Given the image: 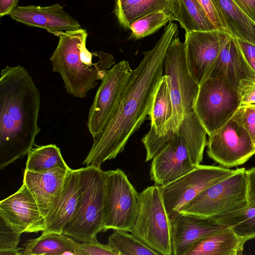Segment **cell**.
Instances as JSON below:
<instances>
[{"label":"cell","mask_w":255,"mask_h":255,"mask_svg":"<svg viewBox=\"0 0 255 255\" xmlns=\"http://www.w3.org/2000/svg\"><path fill=\"white\" fill-rule=\"evenodd\" d=\"M178 30L175 23L169 22L154 46L143 52V58L132 70L117 110L103 131L93 139L83 164L100 168L106 161L115 158L149 115L163 76L164 56Z\"/></svg>","instance_id":"cell-1"},{"label":"cell","mask_w":255,"mask_h":255,"mask_svg":"<svg viewBox=\"0 0 255 255\" xmlns=\"http://www.w3.org/2000/svg\"><path fill=\"white\" fill-rule=\"evenodd\" d=\"M40 93L21 65L6 66L0 77V169L22 158L34 145Z\"/></svg>","instance_id":"cell-2"},{"label":"cell","mask_w":255,"mask_h":255,"mask_svg":"<svg viewBox=\"0 0 255 255\" xmlns=\"http://www.w3.org/2000/svg\"><path fill=\"white\" fill-rule=\"evenodd\" d=\"M59 37L58 45L50 58L52 70L60 74L66 92L85 98L115 64L114 56L103 51H90L86 47V29L52 33Z\"/></svg>","instance_id":"cell-3"},{"label":"cell","mask_w":255,"mask_h":255,"mask_svg":"<svg viewBox=\"0 0 255 255\" xmlns=\"http://www.w3.org/2000/svg\"><path fill=\"white\" fill-rule=\"evenodd\" d=\"M80 196L74 215L62 233L80 241H91L103 232L104 171L92 166L78 169Z\"/></svg>","instance_id":"cell-4"},{"label":"cell","mask_w":255,"mask_h":255,"mask_svg":"<svg viewBox=\"0 0 255 255\" xmlns=\"http://www.w3.org/2000/svg\"><path fill=\"white\" fill-rule=\"evenodd\" d=\"M163 67L172 104V116L165 125V132H178L184 116L195 112L199 87L188 70L184 43L180 41L178 33L167 49Z\"/></svg>","instance_id":"cell-5"},{"label":"cell","mask_w":255,"mask_h":255,"mask_svg":"<svg viewBox=\"0 0 255 255\" xmlns=\"http://www.w3.org/2000/svg\"><path fill=\"white\" fill-rule=\"evenodd\" d=\"M171 231L159 186H148L139 193L138 212L130 232L159 255H172Z\"/></svg>","instance_id":"cell-6"},{"label":"cell","mask_w":255,"mask_h":255,"mask_svg":"<svg viewBox=\"0 0 255 255\" xmlns=\"http://www.w3.org/2000/svg\"><path fill=\"white\" fill-rule=\"evenodd\" d=\"M244 168L203 190L185 205L179 213L212 217L249 205Z\"/></svg>","instance_id":"cell-7"},{"label":"cell","mask_w":255,"mask_h":255,"mask_svg":"<svg viewBox=\"0 0 255 255\" xmlns=\"http://www.w3.org/2000/svg\"><path fill=\"white\" fill-rule=\"evenodd\" d=\"M241 107L238 88L225 78H206L200 85L194 110L208 136Z\"/></svg>","instance_id":"cell-8"},{"label":"cell","mask_w":255,"mask_h":255,"mask_svg":"<svg viewBox=\"0 0 255 255\" xmlns=\"http://www.w3.org/2000/svg\"><path fill=\"white\" fill-rule=\"evenodd\" d=\"M105 195L103 232L120 230L129 232L139 206V193L121 169L104 171Z\"/></svg>","instance_id":"cell-9"},{"label":"cell","mask_w":255,"mask_h":255,"mask_svg":"<svg viewBox=\"0 0 255 255\" xmlns=\"http://www.w3.org/2000/svg\"><path fill=\"white\" fill-rule=\"evenodd\" d=\"M208 156L221 166L230 168L244 164L255 154V144L243 120V107L209 136Z\"/></svg>","instance_id":"cell-10"},{"label":"cell","mask_w":255,"mask_h":255,"mask_svg":"<svg viewBox=\"0 0 255 255\" xmlns=\"http://www.w3.org/2000/svg\"><path fill=\"white\" fill-rule=\"evenodd\" d=\"M128 61L123 60L107 70L90 108L87 127L96 138L110 121L128 87L132 74Z\"/></svg>","instance_id":"cell-11"},{"label":"cell","mask_w":255,"mask_h":255,"mask_svg":"<svg viewBox=\"0 0 255 255\" xmlns=\"http://www.w3.org/2000/svg\"><path fill=\"white\" fill-rule=\"evenodd\" d=\"M237 170L200 164L177 179L166 185H159L171 221L185 205L203 190L231 176Z\"/></svg>","instance_id":"cell-12"},{"label":"cell","mask_w":255,"mask_h":255,"mask_svg":"<svg viewBox=\"0 0 255 255\" xmlns=\"http://www.w3.org/2000/svg\"><path fill=\"white\" fill-rule=\"evenodd\" d=\"M185 51L191 76L200 85L205 79L230 33L226 30L185 31Z\"/></svg>","instance_id":"cell-13"},{"label":"cell","mask_w":255,"mask_h":255,"mask_svg":"<svg viewBox=\"0 0 255 255\" xmlns=\"http://www.w3.org/2000/svg\"><path fill=\"white\" fill-rule=\"evenodd\" d=\"M0 217L21 234L38 233L45 229L44 218L37 202L23 183L17 191L0 201Z\"/></svg>","instance_id":"cell-14"},{"label":"cell","mask_w":255,"mask_h":255,"mask_svg":"<svg viewBox=\"0 0 255 255\" xmlns=\"http://www.w3.org/2000/svg\"><path fill=\"white\" fill-rule=\"evenodd\" d=\"M195 166L184 139L178 131L152 160L150 178L155 184L166 185L189 172Z\"/></svg>","instance_id":"cell-15"},{"label":"cell","mask_w":255,"mask_h":255,"mask_svg":"<svg viewBox=\"0 0 255 255\" xmlns=\"http://www.w3.org/2000/svg\"><path fill=\"white\" fill-rule=\"evenodd\" d=\"M9 15L18 22L29 26L46 29L51 33L81 27L79 22L57 3L47 6H18L15 7Z\"/></svg>","instance_id":"cell-16"},{"label":"cell","mask_w":255,"mask_h":255,"mask_svg":"<svg viewBox=\"0 0 255 255\" xmlns=\"http://www.w3.org/2000/svg\"><path fill=\"white\" fill-rule=\"evenodd\" d=\"M171 227L172 255H185L197 241L226 227L212 218L179 213Z\"/></svg>","instance_id":"cell-17"},{"label":"cell","mask_w":255,"mask_h":255,"mask_svg":"<svg viewBox=\"0 0 255 255\" xmlns=\"http://www.w3.org/2000/svg\"><path fill=\"white\" fill-rule=\"evenodd\" d=\"M218 77L225 78L237 88L242 80L255 81V72L247 63L237 38L230 34L205 79Z\"/></svg>","instance_id":"cell-18"},{"label":"cell","mask_w":255,"mask_h":255,"mask_svg":"<svg viewBox=\"0 0 255 255\" xmlns=\"http://www.w3.org/2000/svg\"><path fill=\"white\" fill-rule=\"evenodd\" d=\"M79 196V170L71 169L61 190L44 218L45 229L43 232L62 233L74 215Z\"/></svg>","instance_id":"cell-19"},{"label":"cell","mask_w":255,"mask_h":255,"mask_svg":"<svg viewBox=\"0 0 255 255\" xmlns=\"http://www.w3.org/2000/svg\"><path fill=\"white\" fill-rule=\"evenodd\" d=\"M69 170L56 168L46 172L36 173L25 169L23 183L33 196L44 218L61 190Z\"/></svg>","instance_id":"cell-20"},{"label":"cell","mask_w":255,"mask_h":255,"mask_svg":"<svg viewBox=\"0 0 255 255\" xmlns=\"http://www.w3.org/2000/svg\"><path fill=\"white\" fill-rule=\"evenodd\" d=\"M246 242L231 228L225 227L197 241L185 255H242Z\"/></svg>","instance_id":"cell-21"},{"label":"cell","mask_w":255,"mask_h":255,"mask_svg":"<svg viewBox=\"0 0 255 255\" xmlns=\"http://www.w3.org/2000/svg\"><path fill=\"white\" fill-rule=\"evenodd\" d=\"M158 11H166L172 18L171 0H116L114 9L119 23L126 29L134 21Z\"/></svg>","instance_id":"cell-22"},{"label":"cell","mask_w":255,"mask_h":255,"mask_svg":"<svg viewBox=\"0 0 255 255\" xmlns=\"http://www.w3.org/2000/svg\"><path fill=\"white\" fill-rule=\"evenodd\" d=\"M226 25L233 36L255 45V22L233 0H214Z\"/></svg>","instance_id":"cell-23"},{"label":"cell","mask_w":255,"mask_h":255,"mask_svg":"<svg viewBox=\"0 0 255 255\" xmlns=\"http://www.w3.org/2000/svg\"><path fill=\"white\" fill-rule=\"evenodd\" d=\"M63 233L42 232L37 238L30 239L23 245L24 255H75L77 244Z\"/></svg>","instance_id":"cell-24"},{"label":"cell","mask_w":255,"mask_h":255,"mask_svg":"<svg viewBox=\"0 0 255 255\" xmlns=\"http://www.w3.org/2000/svg\"><path fill=\"white\" fill-rule=\"evenodd\" d=\"M172 21H178L185 31L216 29L197 0H171Z\"/></svg>","instance_id":"cell-25"},{"label":"cell","mask_w":255,"mask_h":255,"mask_svg":"<svg viewBox=\"0 0 255 255\" xmlns=\"http://www.w3.org/2000/svg\"><path fill=\"white\" fill-rule=\"evenodd\" d=\"M178 131L184 139L194 165L200 164L207 143V133L195 112L184 116Z\"/></svg>","instance_id":"cell-26"},{"label":"cell","mask_w":255,"mask_h":255,"mask_svg":"<svg viewBox=\"0 0 255 255\" xmlns=\"http://www.w3.org/2000/svg\"><path fill=\"white\" fill-rule=\"evenodd\" d=\"M56 168L68 171L71 169L62 157L60 148L55 144L37 146L27 154L25 170L44 173Z\"/></svg>","instance_id":"cell-27"},{"label":"cell","mask_w":255,"mask_h":255,"mask_svg":"<svg viewBox=\"0 0 255 255\" xmlns=\"http://www.w3.org/2000/svg\"><path fill=\"white\" fill-rule=\"evenodd\" d=\"M172 114V104L167 79L162 76L156 92L149 114L150 128L154 134L165 135V128Z\"/></svg>","instance_id":"cell-28"},{"label":"cell","mask_w":255,"mask_h":255,"mask_svg":"<svg viewBox=\"0 0 255 255\" xmlns=\"http://www.w3.org/2000/svg\"><path fill=\"white\" fill-rule=\"evenodd\" d=\"M117 255H159L132 233L114 230L107 244Z\"/></svg>","instance_id":"cell-29"},{"label":"cell","mask_w":255,"mask_h":255,"mask_svg":"<svg viewBox=\"0 0 255 255\" xmlns=\"http://www.w3.org/2000/svg\"><path fill=\"white\" fill-rule=\"evenodd\" d=\"M171 22L170 15L164 11L150 13L132 22L129 26L130 38L138 40L150 35Z\"/></svg>","instance_id":"cell-30"},{"label":"cell","mask_w":255,"mask_h":255,"mask_svg":"<svg viewBox=\"0 0 255 255\" xmlns=\"http://www.w3.org/2000/svg\"><path fill=\"white\" fill-rule=\"evenodd\" d=\"M21 235L0 217V255H22V248L18 247Z\"/></svg>","instance_id":"cell-31"},{"label":"cell","mask_w":255,"mask_h":255,"mask_svg":"<svg viewBox=\"0 0 255 255\" xmlns=\"http://www.w3.org/2000/svg\"><path fill=\"white\" fill-rule=\"evenodd\" d=\"M75 255H117L108 245L98 242L95 237L89 241L77 243Z\"/></svg>","instance_id":"cell-32"},{"label":"cell","mask_w":255,"mask_h":255,"mask_svg":"<svg viewBox=\"0 0 255 255\" xmlns=\"http://www.w3.org/2000/svg\"><path fill=\"white\" fill-rule=\"evenodd\" d=\"M216 29L227 31L214 0H197Z\"/></svg>","instance_id":"cell-33"},{"label":"cell","mask_w":255,"mask_h":255,"mask_svg":"<svg viewBox=\"0 0 255 255\" xmlns=\"http://www.w3.org/2000/svg\"><path fill=\"white\" fill-rule=\"evenodd\" d=\"M241 106L255 104V81L242 80L238 87Z\"/></svg>","instance_id":"cell-34"},{"label":"cell","mask_w":255,"mask_h":255,"mask_svg":"<svg viewBox=\"0 0 255 255\" xmlns=\"http://www.w3.org/2000/svg\"><path fill=\"white\" fill-rule=\"evenodd\" d=\"M231 228L246 242L255 238V216L231 227Z\"/></svg>","instance_id":"cell-35"},{"label":"cell","mask_w":255,"mask_h":255,"mask_svg":"<svg viewBox=\"0 0 255 255\" xmlns=\"http://www.w3.org/2000/svg\"><path fill=\"white\" fill-rule=\"evenodd\" d=\"M241 107L244 126L255 144V104Z\"/></svg>","instance_id":"cell-36"},{"label":"cell","mask_w":255,"mask_h":255,"mask_svg":"<svg viewBox=\"0 0 255 255\" xmlns=\"http://www.w3.org/2000/svg\"><path fill=\"white\" fill-rule=\"evenodd\" d=\"M238 41L247 63L255 72V45L239 39Z\"/></svg>","instance_id":"cell-37"},{"label":"cell","mask_w":255,"mask_h":255,"mask_svg":"<svg viewBox=\"0 0 255 255\" xmlns=\"http://www.w3.org/2000/svg\"><path fill=\"white\" fill-rule=\"evenodd\" d=\"M247 196L250 206L255 207V167L245 170Z\"/></svg>","instance_id":"cell-38"},{"label":"cell","mask_w":255,"mask_h":255,"mask_svg":"<svg viewBox=\"0 0 255 255\" xmlns=\"http://www.w3.org/2000/svg\"><path fill=\"white\" fill-rule=\"evenodd\" d=\"M239 8L255 22V0H233Z\"/></svg>","instance_id":"cell-39"},{"label":"cell","mask_w":255,"mask_h":255,"mask_svg":"<svg viewBox=\"0 0 255 255\" xmlns=\"http://www.w3.org/2000/svg\"><path fill=\"white\" fill-rule=\"evenodd\" d=\"M18 0H0V16L9 14L17 6Z\"/></svg>","instance_id":"cell-40"}]
</instances>
